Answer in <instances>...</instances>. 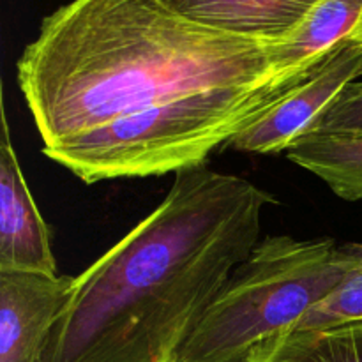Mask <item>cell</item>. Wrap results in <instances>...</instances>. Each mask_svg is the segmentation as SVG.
<instances>
[{
	"label": "cell",
	"mask_w": 362,
	"mask_h": 362,
	"mask_svg": "<svg viewBox=\"0 0 362 362\" xmlns=\"http://www.w3.org/2000/svg\"><path fill=\"white\" fill-rule=\"evenodd\" d=\"M274 198L205 165L76 278L39 362H177L237 265L260 243Z\"/></svg>",
	"instance_id": "6da1fadb"
},
{
	"label": "cell",
	"mask_w": 362,
	"mask_h": 362,
	"mask_svg": "<svg viewBox=\"0 0 362 362\" xmlns=\"http://www.w3.org/2000/svg\"><path fill=\"white\" fill-rule=\"evenodd\" d=\"M18 83L52 147L166 99L278 81L267 45L202 27L159 0H73L42 20Z\"/></svg>",
	"instance_id": "7a4b0ae2"
},
{
	"label": "cell",
	"mask_w": 362,
	"mask_h": 362,
	"mask_svg": "<svg viewBox=\"0 0 362 362\" xmlns=\"http://www.w3.org/2000/svg\"><path fill=\"white\" fill-rule=\"evenodd\" d=\"M296 85L216 88L179 95L42 147L85 184L177 173L205 165Z\"/></svg>",
	"instance_id": "3957f363"
},
{
	"label": "cell",
	"mask_w": 362,
	"mask_h": 362,
	"mask_svg": "<svg viewBox=\"0 0 362 362\" xmlns=\"http://www.w3.org/2000/svg\"><path fill=\"white\" fill-rule=\"evenodd\" d=\"M350 247L332 239H262L237 265L177 362H244L251 350L290 332L329 297L350 267Z\"/></svg>",
	"instance_id": "277c9868"
},
{
	"label": "cell",
	"mask_w": 362,
	"mask_h": 362,
	"mask_svg": "<svg viewBox=\"0 0 362 362\" xmlns=\"http://www.w3.org/2000/svg\"><path fill=\"white\" fill-rule=\"evenodd\" d=\"M362 76V45L356 39L332 49L327 59L303 81L272 103L250 126L228 141L247 154H279L310 131L315 120L338 95Z\"/></svg>",
	"instance_id": "5b68a950"
},
{
	"label": "cell",
	"mask_w": 362,
	"mask_h": 362,
	"mask_svg": "<svg viewBox=\"0 0 362 362\" xmlns=\"http://www.w3.org/2000/svg\"><path fill=\"white\" fill-rule=\"evenodd\" d=\"M76 290V278L0 272V362H39Z\"/></svg>",
	"instance_id": "8992f818"
},
{
	"label": "cell",
	"mask_w": 362,
	"mask_h": 362,
	"mask_svg": "<svg viewBox=\"0 0 362 362\" xmlns=\"http://www.w3.org/2000/svg\"><path fill=\"white\" fill-rule=\"evenodd\" d=\"M39 272L57 276L49 232L32 198L11 141L2 106L0 134V272Z\"/></svg>",
	"instance_id": "52a82bcc"
},
{
	"label": "cell",
	"mask_w": 362,
	"mask_h": 362,
	"mask_svg": "<svg viewBox=\"0 0 362 362\" xmlns=\"http://www.w3.org/2000/svg\"><path fill=\"white\" fill-rule=\"evenodd\" d=\"M179 16L225 34L276 45L303 25L318 0H159Z\"/></svg>",
	"instance_id": "ba28073f"
},
{
	"label": "cell",
	"mask_w": 362,
	"mask_h": 362,
	"mask_svg": "<svg viewBox=\"0 0 362 362\" xmlns=\"http://www.w3.org/2000/svg\"><path fill=\"white\" fill-rule=\"evenodd\" d=\"M362 21V0H318L299 28L283 41L267 45L279 85H299L350 39Z\"/></svg>",
	"instance_id": "9c48e42d"
},
{
	"label": "cell",
	"mask_w": 362,
	"mask_h": 362,
	"mask_svg": "<svg viewBox=\"0 0 362 362\" xmlns=\"http://www.w3.org/2000/svg\"><path fill=\"white\" fill-rule=\"evenodd\" d=\"M285 154L320 177L343 200H362V134L306 133Z\"/></svg>",
	"instance_id": "30bf717a"
},
{
	"label": "cell",
	"mask_w": 362,
	"mask_h": 362,
	"mask_svg": "<svg viewBox=\"0 0 362 362\" xmlns=\"http://www.w3.org/2000/svg\"><path fill=\"white\" fill-rule=\"evenodd\" d=\"M244 362H362V320L283 332L255 346Z\"/></svg>",
	"instance_id": "8fae6325"
},
{
	"label": "cell",
	"mask_w": 362,
	"mask_h": 362,
	"mask_svg": "<svg viewBox=\"0 0 362 362\" xmlns=\"http://www.w3.org/2000/svg\"><path fill=\"white\" fill-rule=\"evenodd\" d=\"M350 267L329 297L318 303L293 331L324 329L362 320V244L350 243Z\"/></svg>",
	"instance_id": "7c38bea8"
},
{
	"label": "cell",
	"mask_w": 362,
	"mask_h": 362,
	"mask_svg": "<svg viewBox=\"0 0 362 362\" xmlns=\"http://www.w3.org/2000/svg\"><path fill=\"white\" fill-rule=\"evenodd\" d=\"M308 133L362 134V80L350 83Z\"/></svg>",
	"instance_id": "4fadbf2b"
},
{
	"label": "cell",
	"mask_w": 362,
	"mask_h": 362,
	"mask_svg": "<svg viewBox=\"0 0 362 362\" xmlns=\"http://www.w3.org/2000/svg\"><path fill=\"white\" fill-rule=\"evenodd\" d=\"M352 39H356V41H359L361 45H362V21H361V25H359V27H357V30L354 32Z\"/></svg>",
	"instance_id": "5bb4252c"
}]
</instances>
